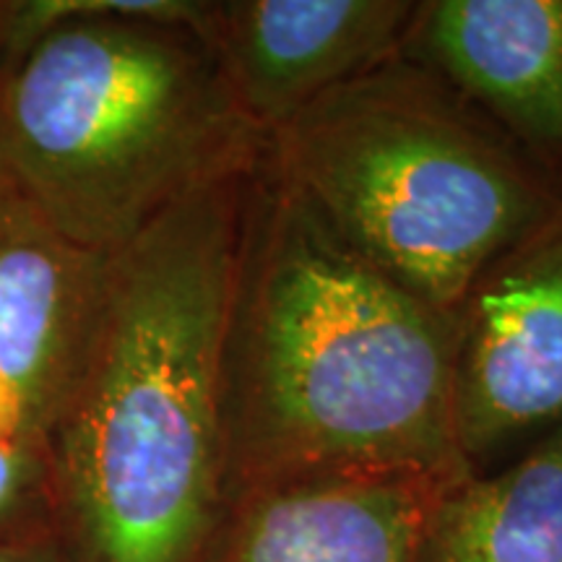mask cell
Here are the masks:
<instances>
[{"instance_id":"obj_1","label":"cell","mask_w":562,"mask_h":562,"mask_svg":"<svg viewBox=\"0 0 562 562\" xmlns=\"http://www.w3.org/2000/svg\"><path fill=\"white\" fill-rule=\"evenodd\" d=\"M456 313L372 266L261 157L224 339L227 492L331 472L472 474Z\"/></svg>"},{"instance_id":"obj_2","label":"cell","mask_w":562,"mask_h":562,"mask_svg":"<svg viewBox=\"0 0 562 562\" xmlns=\"http://www.w3.org/2000/svg\"><path fill=\"white\" fill-rule=\"evenodd\" d=\"M252 170L108 258L47 435L87 562H195L227 501L224 339Z\"/></svg>"},{"instance_id":"obj_3","label":"cell","mask_w":562,"mask_h":562,"mask_svg":"<svg viewBox=\"0 0 562 562\" xmlns=\"http://www.w3.org/2000/svg\"><path fill=\"white\" fill-rule=\"evenodd\" d=\"M201 0H3L0 186L112 256L263 157L203 37Z\"/></svg>"},{"instance_id":"obj_4","label":"cell","mask_w":562,"mask_h":562,"mask_svg":"<svg viewBox=\"0 0 562 562\" xmlns=\"http://www.w3.org/2000/svg\"><path fill=\"white\" fill-rule=\"evenodd\" d=\"M266 165L372 266L456 313L562 211L537 167L404 55L266 133Z\"/></svg>"},{"instance_id":"obj_5","label":"cell","mask_w":562,"mask_h":562,"mask_svg":"<svg viewBox=\"0 0 562 562\" xmlns=\"http://www.w3.org/2000/svg\"><path fill=\"white\" fill-rule=\"evenodd\" d=\"M456 326V440L476 472L562 422V211L476 277Z\"/></svg>"},{"instance_id":"obj_6","label":"cell","mask_w":562,"mask_h":562,"mask_svg":"<svg viewBox=\"0 0 562 562\" xmlns=\"http://www.w3.org/2000/svg\"><path fill=\"white\" fill-rule=\"evenodd\" d=\"M108 258L0 186V446L47 442L94 323Z\"/></svg>"},{"instance_id":"obj_7","label":"cell","mask_w":562,"mask_h":562,"mask_svg":"<svg viewBox=\"0 0 562 562\" xmlns=\"http://www.w3.org/2000/svg\"><path fill=\"white\" fill-rule=\"evenodd\" d=\"M412 0H222L203 37L258 131L402 55Z\"/></svg>"},{"instance_id":"obj_8","label":"cell","mask_w":562,"mask_h":562,"mask_svg":"<svg viewBox=\"0 0 562 562\" xmlns=\"http://www.w3.org/2000/svg\"><path fill=\"white\" fill-rule=\"evenodd\" d=\"M448 482L331 472L248 484L227 492L195 562H419L427 518Z\"/></svg>"},{"instance_id":"obj_9","label":"cell","mask_w":562,"mask_h":562,"mask_svg":"<svg viewBox=\"0 0 562 562\" xmlns=\"http://www.w3.org/2000/svg\"><path fill=\"white\" fill-rule=\"evenodd\" d=\"M402 55L531 165L562 161V0H422Z\"/></svg>"},{"instance_id":"obj_10","label":"cell","mask_w":562,"mask_h":562,"mask_svg":"<svg viewBox=\"0 0 562 562\" xmlns=\"http://www.w3.org/2000/svg\"><path fill=\"white\" fill-rule=\"evenodd\" d=\"M419 562H562V422L503 472L448 482Z\"/></svg>"},{"instance_id":"obj_11","label":"cell","mask_w":562,"mask_h":562,"mask_svg":"<svg viewBox=\"0 0 562 562\" xmlns=\"http://www.w3.org/2000/svg\"><path fill=\"white\" fill-rule=\"evenodd\" d=\"M34 448L0 446V518L9 513L32 480Z\"/></svg>"},{"instance_id":"obj_12","label":"cell","mask_w":562,"mask_h":562,"mask_svg":"<svg viewBox=\"0 0 562 562\" xmlns=\"http://www.w3.org/2000/svg\"><path fill=\"white\" fill-rule=\"evenodd\" d=\"M0 562H45L37 554L21 552V550H0Z\"/></svg>"}]
</instances>
